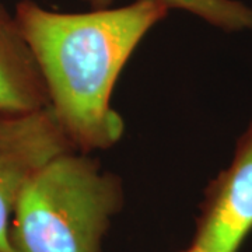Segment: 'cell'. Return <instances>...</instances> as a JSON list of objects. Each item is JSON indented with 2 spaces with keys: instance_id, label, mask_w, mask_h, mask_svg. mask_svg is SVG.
I'll return each instance as SVG.
<instances>
[{
  "instance_id": "obj_1",
  "label": "cell",
  "mask_w": 252,
  "mask_h": 252,
  "mask_svg": "<svg viewBox=\"0 0 252 252\" xmlns=\"http://www.w3.org/2000/svg\"><path fill=\"white\" fill-rule=\"evenodd\" d=\"M164 0L58 13L21 0L14 16L45 81L49 108L76 150H107L125 122L111 98L119 74L147 32L167 17Z\"/></svg>"
},
{
  "instance_id": "obj_2",
  "label": "cell",
  "mask_w": 252,
  "mask_h": 252,
  "mask_svg": "<svg viewBox=\"0 0 252 252\" xmlns=\"http://www.w3.org/2000/svg\"><path fill=\"white\" fill-rule=\"evenodd\" d=\"M124 205L122 181L90 153L72 150L30 180L10 224L13 252H101Z\"/></svg>"
},
{
  "instance_id": "obj_3",
  "label": "cell",
  "mask_w": 252,
  "mask_h": 252,
  "mask_svg": "<svg viewBox=\"0 0 252 252\" xmlns=\"http://www.w3.org/2000/svg\"><path fill=\"white\" fill-rule=\"evenodd\" d=\"M76 150L52 109L0 114V252H13L10 224L30 180L59 154Z\"/></svg>"
},
{
  "instance_id": "obj_4",
  "label": "cell",
  "mask_w": 252,
  "mask_h": 252,
  "mask_svg": "<svg viewBox=\"0 0 252 252\" xmlns=\"http://www.w3.org/2000/svg\"><path fill=\"white\" fill-rule=\"evenodd\" d=\"M252 231V122L234 156L205 190L193 244L207 252H238Z\"/></svg>"
},
{
  "instance_id": "obj_5",
  "label": "cell",
  "mask_w": 252,
  "mask_h": 252,
  "mask_svg": "<svg viewBox=\"0 0 252 252\" xmlns=\"http://www.w3.org/2000/svg\"><path fill=\"white\" fill-rule=\"evenodd\" d=\"M49 107L45 81L16 16L0 3V114Z\"/></svg>"
},
{
  "instance_id": "obj_6",
  "label": "cell",
  "mask_w": 252,
  "mask_h": 252,
  "mask_svg": "<svg viewBox=\"0 0 252 252\" xmlns=\"http://www.w3.org/2000/svg\"><path fill=\"white\" fill-rule=\"evenodd\" d=\"M93 10L111 7L114 0H84ZM170 9L188 11L227 32L252 30V9L237 0H164Z\"/></svg>"
},
{
  "instance_id": "obj_7",
  "label": "cell",
  "mask_w": 252,
  "mask_h": 252,
  "mask_svg": "<svg viewBox=\"0 0 252 252\" xmlns=\"http://www.w3.org/2000/svg\"><path fill=\"white\" fill-rule=\"evenodd\" d=\"M182 252H207L206 250H203L202 247H199L198 244H190V247H188L187 250H184Z\"/></svg>"
}]
</instances>
